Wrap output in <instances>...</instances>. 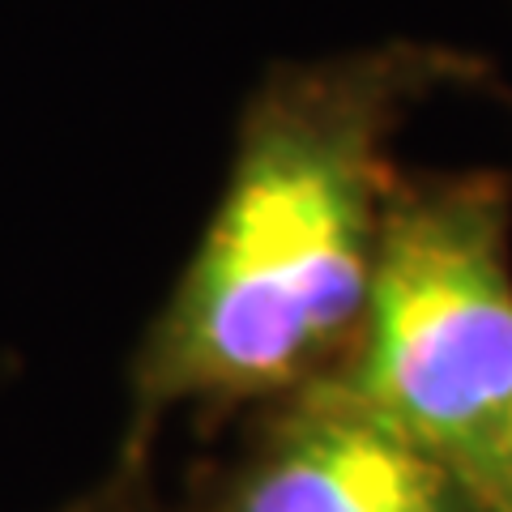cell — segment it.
<instances>
[{"label": "cell", "instance_id": "6da1fadb", "mask_svg": "<svg viewBox=\"0 0 512 512\" xmlns=\"http://www.w3.org/2000/svg\"><path fill=\"white\" fill-rule=\"evenodd\" d=\"M487 86L483 52L410 35L269 64L210 222L137 350V423L274 402L338 372L372 295L393 137L423 103Z\"/></svg>", "mask_w": 512, "mask_h": 512}, {"label": "cell", "instance_id": "7a4b0ae2", "mask_svg": "<svg viewBox=\"0 0 512 512\" xmlns=\"http://www.w3.org/2000/svg\"><path fill=\"white\" fill-rule=\"evenodd\" d=\"M329 376L512 512L508 171H397L359 338Z\"/></svg>", "mask_w": 512, "mask_h": 512}, {"label": "cell", "instance_id": "3957f363", "mask_svg": "<svg viewBox=\"0 0 512 512\" xmlns=\"http://www.w3.org/2000/svg\"><path fill=\"white\" fill-rule=\"evenodd\" d=\"M227 512H491L338 376L282 397Z\"/></svg>", "mask_w": 512, "mask_h": 512}]
</instances>
